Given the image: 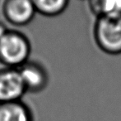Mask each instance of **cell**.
Here are the masks:
<instances>
[{
	"mask_svg": "<svg viewBox=\"0 0 121 121\" xmlns=\"http://www.w3.org/2000/svg\"><path fill=\"white\" fill-rule=\"evenodd\" d=\"M93 37L103 52L114 56L121 54V16L96 18Z\"/></svg>",
	"mask_w": 121,
	"mask_h": 121,
	"instance_id": "7a4b0ae2",
	"label": "cell"
},
{
	"mask_svg": "<svg viewBox=\"0 0 121 121\" xmlns=\"http://www.w3.org/2000/svg\"><path fill=\"white\" fill-rule=\"evenodd\" d=\"M18 70L26 92L39 93L48 86V72L40 63L28 61Z\"/></svg>",
	"mask_w": 121,
	"mask_h": 121,
	"instance_id": "5b68a950",
	"label": "cell"
},
{
	"mask_svg": "<svg viewBox=\"0 0 121 121\" xmlns=\"http://www.w3.org/2000/svg\"><path fill=\"white\" fill-rule=\"evenodd\" d=\"M8 28H7V26L4 24L3 23L0 22V40L4 37L5 35L7 34V32H8Z\"/></svg>",
	"mask_w": 121,
	"mask_h": 121,
	"instance_id": "9c48e42d",
	"label": "cell"
},
{
	"mask_svg": "<svg viewBox=\"0 0 121 121\" xmlns=\"http://www.w3.org/2000/svg\"><path fill=\"white\" fill-rule=\"evenodd\" d=\"M2 12L5 19L16 27L29 24L36 13L32 0H4Z\"/></svg>",
	"mask_w": 121,
	"mask_h": 121,
	"instance_id": "277c9868",
	"label": "cell"
},
{
	"mask_svg": "<svg viewBox=\"0 0 121 121\" xmlns=\"http://www.w3.org/2000/svg\"><path fill=\"white\" fill-rule=\"evenodd\" d=\"M26 90L17 68L0 70V103L22 100Z\"/></svg>",
	"mask_w": 121,
	"mask_h": 121,
	"instance_id": "3957f363",
	"label": "cell"
},
{
	"mask_svg": "<svg viewBox=\"0 0 121 121\" xmlns=\"http://www.w3.org/2000/svg\"><path fill=\"white\" fill-rule=\"evenodd\" d=\"M30 51V41L25 34L9 30L0 40V63L18 69L29 61Z\"/></svg>",
	"mask_w": 121,
	"mask_h": 121,
	"instance_id": "6da1fadb",
	"label": "cell"
},
{
	"mask_svg": "<svg viewBox=\"0 0 121 121\" xmlns=\"http://www.w3.org/2000/svg\"><path fill=\"white\" fill-rule=\"evenodd\" d=\"M36 13L53 18L62 14L69 4V0H32Z\"/></svg>",
	"mask_w": 121,
	"mask_h": 121,
	"instance_id": "ba28073f",
	"label": "cell"
},
{
	"mask_svg": "<svg viewBox=\"0 0 121 121\" xmlns=\"http://www.w3.org/2000/svg\"><path fill=\"white\" fill-rule=\"evenodd\" d=\"M91 12L96 16H121V0H88Z\"/></svg>",
	"mask_w": 121,
	"mask_h": 121,
	"instance_id": "52a82bcc",
	"label": "cell"
},
{
	"mask_svg": "<svg viewBox=\"0 0 121 121\" xmlns=\"http://www.w3.org/2000/svg\"><path fill=\"white\" fill-rule=\"evenodd\" d=\"M0 121H34L30 109L22 100L0 103Z\"/></svg>",
	"mask_w": 121,
	"mask_h": 121,
	"instance_id": "8992f818",
	"label": "cell"
}]
</instances>
